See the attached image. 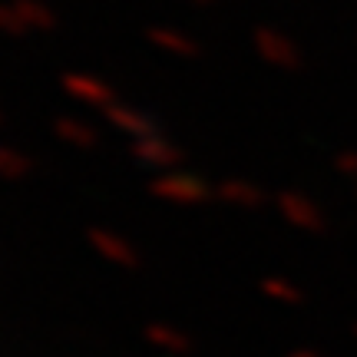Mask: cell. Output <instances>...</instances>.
Returning a JSON list of instances; mask_svg holds the SVG:
<instances>
[{
  "instance_id": "1",
  "label": "cell",
  "mask_w": 357,
  "mask_h": 357,
  "mask_svg": "<svg viewBox=\"0 0 357 357\" xmlns=\"http://www.w3.org/2000/svg\"><path fill=\"white\" fill-rule=\"evenodd\" d=\"M13 7H17V13L24 17L26 26H37V30H50V26L56 24L53 10L47 7V3H40V0H13Z\"/></svg>"
},
{
  "instance_id": "2",
  "label": "cell",
  "mask_w": 357,
  "mask_h": 357,
  "mask_svg": "<svg viewBox=\"0 0 357 357\" xmlns=\"http://www.w3.org/2000/svg\"><path fill=\"white\" fill-rule=\"evenodd\" d=\"M258 50L265 53L268 60H281V63H291V47H288V40L278 37L275 30H258Z\"/></svg>"
},
{
  "instance_id": "3",
  "label": "cell",
  "mask_w": 357,
  "mask_h": 357,
  "mask_svg": "<svg viewBox=\"0 0 357 357\" xmlns=\"http://www.w3.org/2000/svg\"><path fill=\"white\" fill-rule=\"evenodd\" d=\"M149 40L172 53H195V43H192L189 37H182L178 30H169V26H153V30H149Z\"/></svg>"
},
{
  "instance_id": "4",
  "label": "cell",
  "mask_w": 357,
  "mask_h": 357,
  "mask_svg": "<svg viewBox=\"0 0 357 357\" xmlns=\"http://www.w3.org/2000/svg\"><path fill=\"white\" fill-rule=\"evenodd\" d=\"M0 30H3V33H13V37H24L30 26L24 24V17L17 13L13 3H0Z\"/></svg>"
},
{
  "instance_id": "5",
  "label": "cell",
  "mask_w": 357,
  "mask_h": 357,
  "mask_svg": "<svg viewBox=\"0 0 357 357\" xmlns=\"http://www.w3.org/2000/svg\"><path fill=\"white\" fill-rule=\"evenodd\" d=\"M185 3H199V7H205V3H212V0H185Z\"/></svg>"
}]
</instances>
